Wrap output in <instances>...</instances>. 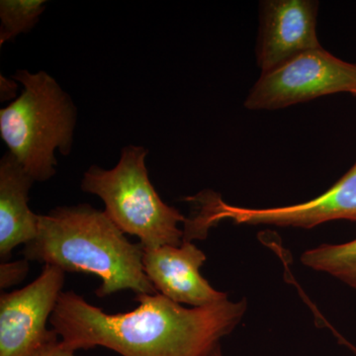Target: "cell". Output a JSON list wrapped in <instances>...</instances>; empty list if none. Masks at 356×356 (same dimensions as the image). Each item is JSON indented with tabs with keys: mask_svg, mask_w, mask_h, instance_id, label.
<instances>
[{
	"mask_svg": "<svg viewBox=\"0 0 356 356\" xmlns=\"http://www.w3.org/2000/svg\"><path fill=\"white\" fill-rule=\"evenodd\" d=\"M355 95L356 96V93H355Z\"/></svg>",
	"mask_w": 356,
	"mask_h": 356,
	"instance_id": "e0dca14e",
	"label": "cell"
},
{
	"mask_svg": "<svg viewBox=\"0 0 356 356\" xmlns=\"http://www.w3.org/2000/svg\"><path fill=\"white\" fill-rule=\"evenodd\" d=\"M35 180L13 154L0 161V257L8 261L13 250L38 235L39 215L29 208V191Z\"/></svg>",
	"mask_w": 356,
	"mask_h": 356,
	"instance_id": "30bf717a",
	"label": "cell"
},
{
	"mask_svg": "<svg viewBox=\"0 0 356 356\" xmlns=\"http://www.w3.org/2000/svg\"><path fill=\"white\" fill-rule=\"evenodd\" d=\"M29 273V261L26 259L4 261L0 264V289L7 290L19 284Z\"/></svg>",
	"mask_w": 356,
	"mask_h": 356,
	"instance_id": "4fadbf2b",
	"label": "cell"
},
{
	"mask_svg": "<svg viewBox=\"0 0 356 356\" xmlns=\"http://www.w3.org/2000/svg\"><path fill=\"white\" fill-rule=\"evenodd\" d=\"M24 259L67 273L99 278L96 296L124 290L156 294L143 266L144 248L133 243L104 211L88 204L63 206L39 215L38 235L23 250Z\"/></svg>",
	"mask_w": 356,
	"mask_h": 356,
	"instance_id": "7a4b0ae2",
	"label": "cell"
},
{
	"mask_svg": "<svg viewBox=\"0 0 356 356\" xmlns=\"http://www.w3.org/2000/svg\"><path fill=\"white\" fill-rule=\"evenodd\" d=\"M301 262L308 268L327 274L356 291V238L350 242L323 243L306 250Z\"/></svg>",
	"mask_w": 356,
	"mask_h": 356,
	"instance_id": "8fae6325",
	"label": "cell"
},
{
	"mask_svg": "<svg viewBox=\"0 0 356 356\" xmlns=\"http://www.w3.org/2000/svg\"><path fill=\"white\" fill-rule=\"evenodd\" d=\"M200 204L198 214L185 222L186 240L202 238L208 229L222 220L236 224L268 225L311 229L334 220L356 222V163L336 184L307 202L282 207L254 209L225 203L217 194L192 197Z\"/></svg>",
	"mask_w": 356,
	"mask_h": 356,
	"instance_id": "5b68a950",
	"label": "cell"
},
{
	"mask_svg": "<svg viewBox=\"0 0 356 356\" xmlns=\"http://www.w3.org/2000/svg\"><path fill=\"white\" fill-rule=\"evenodd\" d=\"M355 351H356V350H355Z\"/></svg>",
	"mask_w": 356,
	"mask_h": 356,
	"instance_id": "ac0fdd59",
	"label": "cell"
},
{
	"mask_svg": "<svg viewBox=\"0 0 356 356\" xmlns=\"http://www.w3.org/2000/svg\"><path fill=\"white\" fill-rule=\"evenodd\" d=\"M147 154L144 147H124L112 170L90 166L83 175L81 189L102 199L105 214L124 234L139 238L144 250L179 247L184 231L178 224L187 219L159 197L149 178Z\"/></svg>",
	"mask_w": 356,
	"mask_h": 356,
	"instance_id": "277c9868",
	"label": "cell"
},
{
	"mask_svg": "<svg viewBox=\"0 0 356 356\" xmlns=\"http://www.w3.org/2000/svg\"><path fill=\"white\" fill-rule=\"evenodd\" d=\"M206 261L202 250L189 241L179 247L144 250L143 266L156 292L178 304L204 307L229 299L228 294L218 291L200 273Z\"/></svg>",
	"mask_w": 356,
	"mask_h": 356,
	"instance_id": "ba28073f",
	"label": "cell"
},
{
	"mask_svg": "<svg viewBox=\"0 0 356 356\" xmlns=\"http://www.w3.org/2000/svg\"><path fill=\"white\" fill-rule=\"evenodd\" d=\"M317 2L271 0L264 4L257 63L262 72L307 51L322 48L316 33Z\"/></svg>",
	"mask_w": 356,
	"mask_h": 356,
	"instance_id": "9c48e42d",
	"label": "cell"
},
{
	"mask_svg": "<svg viewBox=\"0 0 356 356\" xmlns=\"http://www.w3.org/2000/svg\"><path fill=\"white\" fill-rule=\"evenodd\" d=\"M1 83H0V90H1V100H8L15 97L16 91H17V84L13 79H8L3 76H0Z\"/></svg>",
	"mask_w": 356,
	"mask_h": 356,
	"instance_id": "9a60e30c",
	"label": "cell"
},
{
	"mask_svg": "<svg viewBox=\"0 0 356 356\" xmlns=\"http://www.w3.org/2000/svg\"><path fill=\"white\" fill-rule=\"evenodd\" d=\"M211 356H224L222 353L221 346H220L219 348H218L217 350H215Z\"/></svg>",
	"mask_w": 356,
	"mask_h": 356,
	"instance_id": "2e32d148",
	"label": "cell"
},
{
	"mask_svg": "<svg viewBox=\"0 0 356 356\" xmlns=\"http://www.w3.org/2000/svg\"><path fill=\"white\" fill-rule=\"evenodd\" d=\"M65 273L44 266L27 286L0 296V356H32L40 348L58 339L47 329L63 293Z\"/></svg>",
	"mask_w": 356,
	"mask_h": 356,
	"instance_id": "52a82bcc",
	"label": "cell"
},
{
	"mask_svg": "<svg viewBox=\"0 0 356 356\" xmlns=\"http://www.w3.org/2000/svg\"><path fill=\"white\" fill-rule=\"evenodd\" d=\"M74 353L76 351L65 346L58 337L40 348L32 356H76Z\"/></svg>",
	"mask_w": 356,
	"mask_h": 356,
	"instance_id": "5bb4252c",
	"label": "cell"
},
{
	"mask_svg": "<svg viewBox=\"0 0 356 356\" xmlns=\"http://www.w3.org/2000/svg\"><path fill=\"white\" fill-rule=\"evenodd\" d=\"M138 307L109 314L63 291L50 318L70 350L102 346L121 356H211L242 322L247 300L186 308L163 295L139 294Z\"/></svg>",
	"mask_w": 356,
	"mask_h": 356,
	"instance_id": "6da1fadb",
	"label": "cell"
},
{
	"mask_svg": "<svg viewBox=\"0 0 356 356\" xmlns=\"http://www.w3.org/2000/svg\"><path fill=\"white\" fill-rule=\"evenodd\" d=\"M13 79L22 83L24 90L0 110V135L26 172L35 181H46L56 175V149L64 156L70 153L76 108L46 72L21 70Z\"/></svg>",
	"mask_w": 356,
	"mask_h": 356,
	"instance_id": "3957f363",
	"label": "cell"
},
{
	"mask_svg": "<svg viewBox=\"0 0 356 356\" xmlns=\"http://www.w3.org/2000/svg\"><path fill=\"white\" fill-rule=\"evenodd\" d=\"M44 0H1L0 1V44L27 33L44 13Z\"/></svg>",
	"mask_w": 356,
	"mask_h": 356,
	"instance_id": "7c38bea8",
	"label": "cell"
},
{
	"mask_svg": "<svg viewBox=\"0 0 356 356\" xmlns=\"http://www.w3.org/2000/svg\"><path fill=\"white\" fill-rule=\"evenodd\" d=\"M356 93V65L334 57L323 48L300 54L262 72L245 106L278 109L334 93Z\"/></svg>",
	"mask_w": 356,
	"mask_h": 356,
	"instance_id": "8992f818",
	"label": "cell"
}]
</instances>
